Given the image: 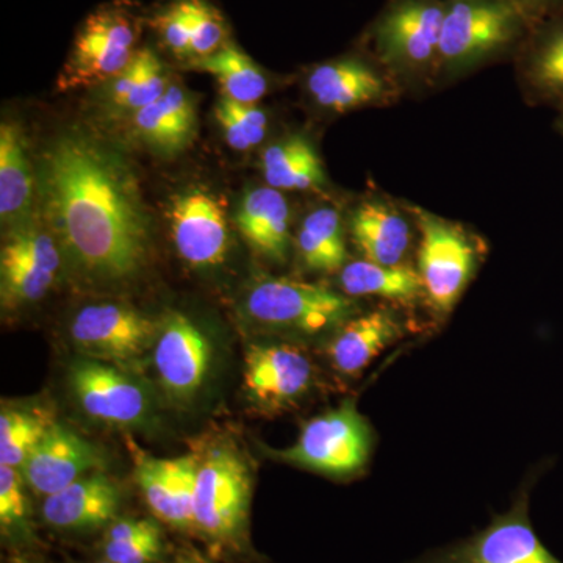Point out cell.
<instances>
[{"label": "cell", "mask_w": 563, "mask_h": 563, "mask_svg": "<svg viewBox=\"0 0 563 563\" xmlns=\"http://www.w3.org/2000/svg\"><path fill=\"white\" fill-rule=\"evenodd\" d=\"M41 187L63 244L84 272L106 280L139 272L150 221L121 154L88 133H63L41 162Z\"/></svg>", "instance_id": "obj_1"}, {"label": "cell", "mask_w": 563, "mask_h": 563, "mask_svg": "<svg viewBox=\"0 0 563 563\" xmlns=\"http://www.w3.org/2000/svg\"><path fill=\"white\" fill-rule=\"evenodd\" d=\"M533 21L515 0H444L437 74L459 76L520 51Z\"/></svg>", "instance_id": "obj_2"}, {"label": "cell", "mask_w": 563, "mask_h": 563, "mask_svg": "<svg viewBox=\"0 0 563 563\" xmlns=\"http://www.w3.org/2000/svg\"><path fill=\"white\" fill-rule=\"evenodd\" d=\"M373 448L372 424L358 410L357 399L350 398L303 422L291 446L266 450V453L287 465L346 479L366 468Z\"/></svg>", "instance_id": "obj_3"}, {"label": "cell", "mask_w": 563, "mask_h": 563, "mask_svg": "<svg viewBox=\"0 0 563 563\" xmlns=\"http://www.w3.org/2000/svg\"><path fill=\"white\" fill-rule=\"evenodd\" d=\"M251 490L247 463L231 444L198 455L192 529L217 547H239L247 529Z\"/></svg>", "instance_id": "obj_4"}, {"label": "cell", "mask_w": 563, "mask_h": 563, "mask_svg": "<svg viewBox=\"0 0 563 563\" xmlns=\"http://www.w3.org/2000/svg\"><path fill=\"white\" fill-rule=\"evenodd\" d=\"M350 296L290 277L255 282L246 296V313L265 328L317 335L332 331L355 317Z\"/></svg>", "instance_id": "obj_5"}, {"label": "cell", "mask_w": 563, "mask_h": 563, "mask_svg": "<svg viewBox=\"0 0 563 563\" xmlns=\"http://www.w3.org/2000/svg\"><path fill=\"white\" fill-rule=\"evenodd\" d=\"M444 0H388L369 38L385 68L402 77L437 74Z\"/></svg>", "instance_id": "obj_6"}, {"label": "cell", "mask_w": 563, "mask_h": 563, "mask_svg": "<svg viewBox=\"0 0 563 563\" xmlns=\"http://www.w3.org/2000/svg\"><path fill=\"white\" fill-rule=\"evenodd\" d=\"M536 479L526 481L506 512L466 539L444 544L407 563H563L533 529L529 504Z\"/></svg>", "instance_id": "obj_7"}, {"label": "cell", "mask_w": 563, "mask_h": 563, "mask_svg": "<svg viewBox=\"0 0 563 563\" xmlns=\"http://www.w3.org/2000/svg\"><path fill=\"white\" fill-rule=\"evenodd\" d=\"M421 242L418 274L422 291L440 317H448L461 301L476 272L477 247L457 224L426 210L415 209Z\"/></svg>", "instance_id": "obj_8"}, {"label": "cell", "mask_w": 563, "mask_h": 563, "mask_svg": "<svg viewBox=\"0 0 563 563\" xmlns=\"http://www.w3.org/2000/svg\"><path fill=\"white\" fill-rule=\"evenodd\" d=\"M139 27L122 9H102L81 25L68 63L60 74L62 90L109 84L136 55Z\"/></svg>", "instance_id": "obj_9"}, {"label": "cell", "mask_w": 563, "mask_h": 563, "mask_svg": "<svg viewBox=\"0 0 563 563\" xmlns=\"http://www.w3.org/2000/svg\"><path fill=\"white\" fill-rule=\"evenodd\" d=\"M70 342L84 357L120 363L139 358L154 344L150 318L124 303H91L70 322Z\"/></svg>", "instance_id": "obj_10"}, {"label": "cell", "mask_w": 563, "mask_h": 563, "mask_svg": "<svg viewBox=\"0 0 563 563\" xmlns=\"http://www.w3.org/2000/svg\"><path fill=\"white\" fill-rule=\"evenodd\" d=\"M62 257L49 233L36 225H14L0 252V298L5 309L43 299L60 269Z\"/></svg>", "instance_id": "obj_11"}, {"label": "cell", "mask_w": 563, "mask_h": 563, "mask_svg": "<svg viewBox=\"0 0 563 563\" xmlns=\"http://www.w3.org/2000/svg\"><path fill=\"white\" fill-rule=\"evenodd\" d=\"M68 379L74 398L92 420L132 426L150 412L143 387L109 362L81 357L70 365Z\"/></svg>", "instance_id": "obj_12"}, {"label": "cell", "mask_w": 563, "mask_h": 563, "mask_svg": "<svg viewBox=\"0 0 563 563\" xmlns=\"http://www.w3.org/2000/svg\"><path fill=\"white\" fill-rule=\"evenodd\" d=\"M158 383L169 398L190 401L210 368L211 347L201 329L181 313L166 314L157 325L154 350Z\"/></svg>", "instance_id": "obj_13"}, {"label": "cell", "mask_w": 563, "mask_h": 563, "mask_svg": "<svg viewBox=\"0 0 563 563\" xmlns=\"http://www.w3.org/2000/svg\"><path fill=\"white\" fill-rule=\"evenodd\" d=\"M168 220L174 246L188 265L211 268L224 262L229 231L220 199L195 188L180 192L173 198Z\"/></svg>", "instance_id": "obj_14"}, {"label": "cell", "mask_w": 563, "mask_h": 563, "mask_svg": "<svg viewBox=\"0 0 563 563\" xmlns=\"http://www.w3.org/2000/svg\"><path fill=\"white\" fill-rule=\"evenodd\" d=\"M243 383L252 401L266 409H282L310 390L313 363L296 344H254L246 354Z\"/></svg>", "instance_id": "obj_15"}, {"label": "cell", "mask_w": 563, "mask_h": 563, "mask_svg": "<svg viewBox=\"0 0 563 563\" xmlns=\"http://www.w3.org/2000/svg\"><path fill=\"white\" fill-rule=\"evenodd\" d=\"M102 465L103 455L95 443L55 422L21 466V473L25 484L46 498L74 481L98 472Z\"/></svg>", "instance_id": "obj_16"}, {"label": "cell", "mask_w": 563, "mask_h": 563, "mask_svg": "<svg viewBox=\"0 0 563 563\" xmlns=\"http://www.w3.org/2000/svg\"><path fill=\"white\" fill-rule=\"evenodd\" d=\"M198 455L155 459L135 453V481L151 512L163 523L188 531L192 529Z\"/></svg>", "instance_id": "obj_17"}, {"label": "cell", "mask_w": 563, "mask_h": 563, "mask_svg": "<svg viewBox=\"0 0 563 563\" xmlns=\"http://www.w3.org/2000/svg\"><path fill=\"white\" fill-rule=\"evenodd\" d=\"M120 506L118 484L107 474L95 472L46 496L41 515L58 531L87 532L113 523Z\"/></svg>", "instance_id": "obj_18"}, {"label": "cell", "mask_w": 563, "mask_h": 563, "mask_svg": "<svg viewBox=\"0 0 563 563\" xmlns=\"http://www.w3.org/2000/svg\"><path fill=\"white\" fill-rule=\"evenodd\" d=\"M307 88L318 106L336 113L384 102L390 96L387 77L358 57L318 65L310 70Z\"/></svg>", "instance_id": "obj_19"}, {"label": "cell", "mask_w": 563, "mask_h": 563, "mask_svg": "<svg viewBox=\"0 0 563 563\" xmlns=\"http://www.w3.org/2000/svg\"><path fill=\"white\" fill-rule=\"evenodd\" d=\"M517 55L532 98L563 114V10L536 22Z\"/></svg>", "instance_id": "obj_20"}, {"label": "cell", "mask_w": 563, "mask_h": 563, "mask_svg": "<svg viewBox=\"0 0 563 563\" xmlns=\"http://www.w3.org/2000/svg\"><path fill=\"white\" fill-rule=\"evenodd\" d=\"M402 336L401 322L387 310L355 314L336 329L328 346L329 361L342 376L357 377Z\"/></svg>", "instance_id": "obj_21"}, {"label": "cell", "mask_w": 563, "mask_h": 563, "mask_svg": "<svg viewBox=\"0 0 563 563\" xmlns=\"http://www.w3.org/2000/svg\"><path fill=\"white\" fill-rule=\"evenodd\" d=\"M290 207L276 188H254L246 192L235 222L243 239L262 257L287 262L290 251Z\"/></svg>", "instance_id": "obj_22"}, {"label": "cell", "mask_w": 563, "mask_h": 563, "mask_svg": "<svg viewBox=\"0 0 563 563\" xmlns=\"http://www.w3.org/2000/svg\"><path fill=\"white\" fill-rule=\"evenodd\" d=\"M133 128L151 150L179 154L195 140V103L180 85L172 84L161 99L133 113Z\"/></svg>", "instance_id": "obj_23"}, {"label": "cell", "mask_w": 563, "mask_h": 563, "mask_svg": "<svg viewBox=\"0 0 563 563\" xmlns=\"http://www.w3.org/2000/svg\"><path fill=\"white\" fill-rule=\"evenodd\" d=\"M351 236L363 258L379 265H402L412 243L409 221L384 201H365L354 210Z\"/></svg>", "instance_id": "obj_24"}, {"label": "cell", "mask_w": 563, "mask_h": 563, "mask_svg": "<svg viewBox=\"0 0 563 563\" xmlns=\"http://www.w3.org/2000/svg\"><path fill=\"white\" fill-rule=\"evenodd\" d=\"M33 173L24 135L18 125H0V214L2 222H24L33 201Z\"/></svg>", "instance_id": "obj_25"}, {"label": "cell", "mask_w": 563, "mask_h": 563, "mask_svg": "<svg viewBox=\"0 0 563 563\" xmlns=\"http://www.w3.org/2000/svg\"><path fill=\"white\" fill-rule=\"evenodd\" d=\"M262 172L268 187L284 191H306L321 187L324 168L317 150L306 136L276 141L262 154Z\"/></svg>", "instance_id": "obj_26"}, {"label": "cell", "mask_w": 563, "mask_h": 563, "mask_svg": "<svg viewBox=\"0 0 563 563\" xmlns=\"http://www.w3.org/2000/svg\"><path fill=\"white\" fill-rule=\"evenodd\" d=\"M340 287L350 298L376 296L402 302L413 301L424 292L420 274L412 266L379 265L365 258L344 266L340 272Z\"/></svg>", "instance_id": "obj_27"}, {"label": "cell", "mask_w": 563, "mask_h": 563, "mask_svg": "<svg viewBox=\"0 0 563 563\" xmlns=\"http://www.w3.org/2000/svg\"><path fill=\"white\" fill-rule=\"evenodd\" d=\"M190 66L211 74L220 81L222 96L235 102L257 103L268 90L262 69L232 43H225L209 57L191 60Z\"/></svg>", "instance_id": "obj_28"}, {"label": "cell", "mask_w": 563, "mask_h": 563, "mask_svg": "<svg viewBox=\"0 0 563 563\" xmlns=\"http://www.w3.org/2000/svg\"><path fill=\"white\" fill-rule=\"evenodd\" d=\"M298 250L303 265L313 272H342L347 252L342 218L332 207H320L302 221Z\"/></svg>", "instance_id": "obj_29"}, {"label": "cell", "mask_w": 563, "mask_h": 563, "mask_svg": "<svg viewBox=\"0 0 563 563\" xmlns=\"http://www.w3.org/2000/svg\"><path fill=\"white\" fill-rule=\"evenodd\" d=\"M169 85L161 58L151 49H141L131 65L109 81V102L114 109L136 113L161 99Z\"/></svg>", "instance_id": "obj_30"}, {"label": "cell", "mask_w": 563, "mask_h": 563, "mask_svg": "<svg viewBox=\"0 0 563 563\" xmlns=\"http://www.w3.org/2000/svg\"><path fill=\"white\" fill-rule=\"evenodd\" d=\"M43 407H3L0 413V463L20 468L55 424Z\"/></svg>", "instance_id": "obj_31"}, {"label": "cell", "mask_w": 563, "mask_h": 563, "mask_svg": "<svg viewBox=\"0 0 563 563\" xmlns=\"http://www.w3.org/2000/svg\"><path fill=\"white\" fill-rule=\"evenodd\" d=\"M102 551L111 563H152L163 551L161 528L143 518L114 520L106 533Z\"/></svg>", "instance_id": "obj_32"}, {"label": "cell", "mask_w": 563, "mask_h": 563, "mask_svg": "<svg viewBox=\"0 0 563 563\" xmlns=\"http://www.w3.org/2000/svg\"><path fill=\"white\" fill-rule=\"evenodd\" d=\"M20 468L0 463V528L3 537L29 536L27 498Z\"/></svg>", "instance_id": "obj_33"}, {"label": "cell", "mask_w": 563, "mask_h": 563, "mask_svg": "<svg viewBox=\"0 0 563 563\" xmlns=\"http://www.w3.org/2000/svg\"><path fill=\"white\" fill-rule=\"evenodd\" d=\"M191 21L190 57H209L224 46L228 41V29L217 10L211 9L203 0H188Z\"/></svg>", "instance_id": "obj_34"}, {"label": "cell", "mask_w": 563, "mask_h": 563, "mask_svg": "<svg viewBox=\"0 0 563 563\" xmlns=\"http://www.w3.org/2000/svg\"><path fill=\"white\" fill-rule=\"evenodd\" d=\"M163 43L179 58L190 57L191 21L188 0L173 3L157 18Z\"/></svg>", "instance_id": "obj_35"}, {"label": "cell", "mask_w": 563, "mask_h": 563, "mask_svg": "<svg viewBox=\"0 0 563 563\" xmlns=\"http://www.w3.org/2000/svg\"><path fill=\"white\" fill-rule=\"evenodd\" d=\"M225 98V96H224ZM228 99L229 106L239 121L242 122L243 131L246 132L252 147L258 146L266 135V125H268V118L265 111L257 106V103H242Z\"/></svg>", "instance_id": "obj_36"}, {"label": "cell", "mask_w": 563, "mask_h": 563, "mask_svg": "<svg viewBox=\"0 0 563 563\" xmlns=\"http://www.w3.org/2000/svg\"><path fill=\"white\" fill-rule=\"evenodd\" d=\"M214 114H217V120L220 122L222 132H224V139L232 150L240 152L252 150L251 141L247 139L246 132L243 131L242 122L235 117L224 96H221L220 102L214 109Z\"/></svg>", "instance_id": "obj_37"}, {"label": "cell", "mask_w": 563, "mask_h": 563, "mask_svg": "<svg viewBox=\"0 0 563 563\" xmlns=\"http://www.w3.org/2000/svg\"><path fill=\"white\" fill-rule=\"evenodd\" d=\"M531 18L533 24L563 10V0H515Z\"/></svg>", "instance_id": "obj_38"}, {"label": "cell", "mask_w": 563, "mask_h": 563, "mask_svg": "<svg viewBox=\"0 0 563 563\" xmlns=\"http://www.w3.org/2000/svg\"><path fill=\"white\" fill-rule=\"evenodd\" d=\"M172 563H207L203 559L196 554H181L179 558L174 559Z\"/></svg>", "instance_id": "obj_39"}, {"label": "cell", "mask_w": 563, "mask_h": 563, "mask_svg": "<svg viewBox=\"0 0 563 563\" xmlns=\"http://www.w3.org/2000/svg\"><path fill=\"white\" fill-rule=\"evenodd\" d=\"M558 131L561 132V135L563 136V114L561 118H559L558 121Z\"/></svg>", "instance_id": "obj_40"}, {"label": "cell", "mask_w": 563, "mask_h": 563, "mask_svg": "<svg viewBox=\"0 0 563 563\" xmlns=\"http://www.w3.org/2000/svg\"><path fill=\"white\" fill-rule=\"evenodd\" d=\"M10 563H25L24 561H13V562H10Z\"/></svg>", "instance_id": "obj_41"}, {"label": "cell", "mask_w": 563, "mask_h": 563, "mask_svg": "<svg viewBox=\"0 0 563 563\" xmlns=\"http://www.w3.org/2000/svg\"><path fill=\"white\" fill-rule=\"evenodd\" d=\"M99 563H111V562H109V561H103V562H99Z\"/></svg>", "instance_id": "obj_42"}]
</instances>
